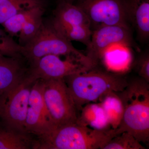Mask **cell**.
<instances>
[{"mask_svg": "<svg viewBox=\"0 0 149 149\" xmlns=\"http://www.w3.org/2000/svg\"><path fill=\"white\" fill-rule=\"evenodd\" d=\"M118 94L123 107L116 135L127 132L138 141L148 144L149 141V83L140 77L128 82L127 87Z\"/></svg>", "mask_w": 149, "mask_h": 149, "instance_id": "1", "label": "cell"}, {"mask_svg": "<svg viewBox=\"0 0 149 149\" xmlns=\"http://www.w3.org/2000/svg\"><path fill=\"white\" fill-rule=\"evenodd\" d=\"M74 101L77 111L104 94L123 91L128 82L121 74L99 69L71 74L63 78Z\"/></svg>", "mask_w": 149, "mask_h": 149, "instance_id": "2", "label": "cell"}, {"mask_svg": "<svg viewBox=\"0 0 149 149\" xmlns=\"http://www.w3.org/2000/svg\"><path fill=\"white\" fill-rule=\"evenodd\" d=\"M116 136L115 129L96 130L77 122L37 138V149H102Z\"/></svg>", "mask_w": 149, "mask_h": 149, "instance_id": "3", "label": "cell"}, {"mask_svg": "<svg viewBox=\"0 0 149 149\" xmlns=\"http://www.w3.org/2000/svg\"><path fill=\"white\" fill-rule=\"evenodd\" d=\"M20 54L29 65L48 55L76 58L95 67L88 56L78 50L67 40L51 21H45L37 34L25 45L21 47Z\"/></svg>", "mask_w": 149, "mask_h": 149, "instance_id": "4", "label": "cell"}, {"mask_svg": "<svg viewBox=\"0 0 149 149\" xmlns=\"http://www.w3.org/2000/svg\"><path fill=\"white\" fill-rule=\"evenodd\" d=\"M42 80L44 101L56 128L76 123L77 109L63 78Z\"/></svg>", "mask_w": 149, "mask_h": 149, "instance_id": "5", "label": "cell"}, {"mask_svg": "<svg viewBox=\"0 0 149 149\" xmlns=\"http://www.w3.org/2000/svg\"><path fill=\"white\" fill-rule=\"evenodd\" d=\"M35 81L27 77L0 97V120L9 127L26 132L25 123L29 96Z\"/></svg>", "mask_w": 149, "mask_h": 149, "instance_id": "6", "label": "cell"}, {"mask_svg": "<svg viewBox=\"0 0 149 149\" xmlns=\"http://www.w3.org/2000/svg\"><path fill=\"white\" fill-rule=\"evenodd\" d=\"M27 77L35 81L38 79L49 80L63 78L77 73L87 72L93 68L90 65L73 57L48 55L29 65Z\"/></svg>", "mask_w": 149, "mask_h": 149, "instance_id": "7", "label": "cell"}, {"mask_svg": "<svg viewBox=\"0 0 149 149\" xmlns=\"http://www.w3.org/2000/svg\"><path fill=\"white\" fill-rule=\"evenodd\" d=\"M115 45L136 47L130 27L122 25H105L92 31L86 55L97 66L109 48Z\"/></svg>", "mask_w": 149, "mask_h": 149, "instance_id": "8", "label": "cell"}, {"mask_svg": "<svg viewBox=\"0 0 149 149\" xmlns=\"http://www.w3.org/2000/svg\"><path fill=\"white\" fill-rule=\"evenodd\" d=\"M74 4L88 17L92 31L105 25L129 26L123 0H77Z\"/></svg>", "mask_w": 149, "mask_h": 149, "instance_id": "9", "label": "cell"}, {"mask_svg": "<svg viewBox=\"0 0 149 149\" xmlns=\"http://www.w3.org/2000/svg\"><path fill=\"white\" fill-rule=\"evenodd\" d=\"M43 83L35 80L32 85L25 120V130L36 138L47 136L56 128L44 101Z\"/></svg>", "mask_w": 149, "mask_h": 149, "instance_id": "10", "label": "cell"}, {"mask_svg": "<svg viewBox=\"0 0 149 149\" xmlns=\"http://www.w3.org/2000/svg\"><path fill=\"white\" fill-rule=\"evenodd\" d=\"M29 67L21 54L9 56L0 53V97L26 78Z\"/></svg>", "mask_w": 149, "mask_h": 149, "instance_id": "11", "label": "cell"}, {"mask_svg": "<svg viewBox=\"0 0 149 149\" xmlns=\"http://www.w3.org/2000/svg\"><path fill=\"white\" fill-rule=\"evenodd\" d=\"M128 23L132 24L141 42L149 39V0H123Z\"/></svg>", "mask_w": 149, "mask_h": 149, "instance_id": "12", "label": "cell"}, {"mask_svg": "<svg viewBox=\"0 0 149 149\" xmlns=\"http://www.w3.org/2000/svg\"><path fill=\"white\" fill-rule=\"evenodd\" d=\"M53 14V18L51 20L59 32H64L79 25H85L91 28L88 17L82 9L75 4L58 2Z\"/></svg>", "mask_w": 149, "mask_h": 149, "instance_id": "13", "label": "cell"}, {"mask_svg": "<svg viewBox=\"0 0 149 149\" xmlns=\"http://www.w3.org/2000/svg\"><path fill=\"white\" fill-rule=\"evenodd\" d=\"M34 136L9 127L0 120V149H37Z\"/></svg>", "mask_w": 149, "mask_h": 149, "instance_id": "14", "label": "cell"}, {"mask_svg": "<svg viewBox=\"0 0 149 149\" xmlns=\"http://www.w3.org/2000/svg\"><path fill=\"white\" fill-rule=\"evenodd\" d=\"M81 109L77 123L98 130L111 128L103 109L100 104L88 103Z\"/></svg>", "mask_w": 149, "mask_h": 149, "instance_id": "15", "label": "cell"}, {"mask_svg": "<svg viewBox=\"0 0 149 149\" xmlns=\"http://www.w3.org/2000/svg\"><path fill=\"white\" fill-rule=\"evenodd\" d=\"M117 93L111 92L99 98V103L103 109L111 128L117 129L122 120L123 107Z\"/></svg>", "mask_w": 149, "mask_h": 149, "instance_id": "16", "label": "cell"}, {"mask_svg": "<svg viewBox=\"0 0 149 149\" xmlns=\"http://www.w3.org/2000/svg\"><path fill=\"white\" fill-rule=\"evenodd\" d=\"M42 5H45L44 0H0V24L22 11Z\"/></svg>", "mask_w": 149, "mask_h": 149, "instance_id": "17", "label": "cell"}, {"mask_svg": "<svg viewBox=\"0 0 149 149\" xmlns=\"http://www.w3.org/2000/svg\"><path fill=\"white\" fill-rule=\"evenodd\" d=\"M45 11V6L37 7L24 24L18 36V44L20 47L25 45L37 34L42 24Z\"/></svg>", "mask_w": 149, "mask_h": 149, "instance_id": "18", "label": "cell"}, {"mask_svg": "<svg viewBox=\"0 0 149 149\" xmlns=\"http://www.w3.org/2000/svg\"><path fill=\"white\" fill-rule=\"evenodd\" d=\"M39 6L22 11L9 19L2 24L5 31L13 38L15 36L18 37L24 24Z\"/></svg>", "mask_w": 149, "mask_h": 149, "instance_id": "19", "label": "cell"}, {"mask_svg": "<svg viewBox=\"0 0 149 149\" xmlns=\"http://www.w3.org/2000/svg\"><path fill=\"white\" fill-rule=\"evenodd\" d=\"M141 144L130 133L127 132L116 135L104 146L102 149H145Z\"/></svg>", "mask_w": 149, "mask_h": 149, "instance_id": "20", "label": "cell"}, {"mask_svg": "<svg viewBox=\"0 0 149 149\" xmlns=\"http://www.w3.org/2000/svg\"><path fill=\"white\" fill-rule=\"evenodd\" d=\"M21 47L4 29H0V53L14 56L20 54Z\"/></svg>", "mask_w": 149, "mask_h": 149, "instance_id": "21", "label": "cell"}, {"mask_svg": "<svg viewBox=\"0 0 149 149\" xmlns=\"http://www.w3.org/2000/svg\"><path fill=\"white\" fill-rule=\"evenodd\" d=\"M135 68L140 77L149 83V51L147 49L139 56Z\"/></svg>", "mask_w": 149, "mask_h": 149, "instance_id": "22", "label": "cell"}, {"mask_svg": "<svg viewBox=\"0 0 149 149\" xmlns=\"http://www.w3.org/2000/svg\"><path fill=\"white\" fill-rule=\"evenodd\" d=\"M77 0H58V2H65L70 3H74Z\"/></svg>", "mask_w": 149, "mask_h": 149, "instance_id": "23", "label": "cell"}]
</instances>
